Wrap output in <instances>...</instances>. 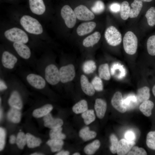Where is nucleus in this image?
Returning a JSON list of instances; mask_svg holds the SVG:
<instances>
[{"instance_id":"f257e3e1","label":"nucleus","mask_w":155,"mask_h":155,"mask_svg":"<svg viewBox=\"0 0 155 155\" xmlns=\"http://www.w3.org/2000/svg\"><path fill=\"white\" fill-rule=\"evenodd\" d=\"M10 22L19 26L38 40H45L48 36L41 20L29 12L22 11L9 12Z\"/></svg>"},{"instance_id":"f03ea898","label":"nucleus","mask_w":155,"mask_h":155,"mask_svg":"<svg viewBox=\"0 0 155 155\" xmlns=\"http://www.w3.org/2000/svg\"><path fill=\"white\" fill-rule=\"evenodd\" d=\"M1 38L11 43L18 42L27 44L30 41L38 40L19 26L10 22L1 24Z\"/></svg>"},{"instance_id":"7ed1b4c3","label":"nucleus","mask_w":155,"mask_h":155,"mask_svg":"<svg viewBox=\"0 0 155 155\" xmlns=\"http://www.w3.org/2000/svg\"><path fill=\"white\" fill-rule=\"evenodd\" d=\"M29 12L41 21L45 22L48 12L43 0H28Z\"/></svg>"},{"instance_id":"20e7f679","label":"nucleus","mask_w":155,"mask_h":155,"mask_svg":"<svg viewBox=\"0 0 155 155\" xmlns=\"http://www.w3.org/2000/svg\"><path fill=\"white\" fill-rule=\"evenodd\" d=\"M123 44L125 52L129 55H133L136 52L138 46V39L132 31H128L125 34L123 39Z\"/></svg>"},{"instance_id":"39448f33","label":"nucleus","mask_w":155,"mask_h":155,"mask_svg":"<svg viewBox=\"0 0 155 155\" xmlns=\"http://www.w3.org/2000/svg\"><path fill=\"white\" fill-rule=\"evenodd\" d=\"M104 36L107 43L112 46H118L122 41L121 33L115 27L113 26H110L106 29Z\"/></svg>"},{"instance_id":"423d86ee","label":"nucleus","mask_w":155,"mask_h":155,"mask_svg":"<svg viewBox=\"0 0 155 155\" xmlns=\"http://www.w3.org/2000/svg\"><path fill=\"white\" fill-rule=\"evenodd\" d=\"M60 15L65 25L69 28H72L75 25L76 16L74 11L68 5L63 6L60 11Z\"/></svg>"},{"instance_id":"0eeeda50","label":"nucleus","mask_w":155,"mask_h":155,"mask_svg":"<svg viewBox=\"0 0 155 155\" xmlns=\"http://www.w3.org/2000/svg\"><path fill=\"white\" fill-rule=\"evenodd\" d=\"M45 78L46 81L52 85H56L60 81L59 70L55 65L51 64L46 67Z\"/></svg>"},{"instance_id":"6e6552de","label":"nucleus","mask_w":155,"mask_h":155,"mask_svg":"<svg viewBox=\"0 0 155 155\" xmlns=\"http://www.w3.org/2000/svg\"><path fill=\"white\" fill-rule=\"evenodd\" d=\"M59 72L60 81L63 83L71 81L75 76L74 67L71 64L62 67Z\"/></svg>"},{"instance_id":"1a4fd4ad","label":"nucleus","mask_w":155,"mask_h":155,"mask_svg":"<svg viewBox=\"0 0 155 155\" xmlns=\"http://www.w3.org/2000/svg\"><path fill=\"white\" fill-rule=\"evenodd\" d=\"M74 11L76 17L80 20L89 21L94 19L95 18L93 13L83 5H80L76 7Z\"/></svg>"},{"instance_id":"9d476101","label":"nucleus","mask_w":155,"mask_h":155,"mask_svg":"<svg viewBox=\"0 0 155 155\" xmlns=\"http://www.w3.org/2000/svg\"><path fill=\"white\" fill-rule=\"evenodd\" d=\"M12 43L13 49L20 57L26 59L30 57L31 51L27 44L18 42Z\"/></svg>"},{"instance_id":"9b49d317","label":"nucleus","mask_w":155,"mask_h":155,"mask_svg":"<svg viewBox=\"0 0 155 155\" xmlns=\"http://www.w3.org/2000/svg\"><path fill=\"white\" fill-rule=\"evenodd\" d=\"M1 60L2 64L4 67L11 69L14 68L17 62L18 59L11 52L5 50L2 52Z\"/></svg>"},{"instance_id":"f8f14e48","label":"nucleus","mask_w":155,"mask_h":155,"mask_svg":"<svg viewBox=\"0 0 155 155\" xmlns=\"http://www.w3.org/2000/svg\"><path fill=\"white\" fill-rule=\"evenodd\" d=\"M26 80L32 86L37 89H41L46 85L45 80L41 76L34 73H30L26 77Z\"/></svg>"},{"instance_id":"ddd939ff","label":"nucleus","mask_w":155,"mask_h":155,"mask_svg":"<svg viewBox=\"0 0 155 155\" xmlns=\"http://www.w3.org/2000/svg\"><path fill=\"white\" fill-rule=\"evenodd\" d=\"M111 103L113 107L121 113H123L127 110L124 104L122 94L119 91L114 94L111 99Z\"/></svg>"},{"instance_id":"4468645a","label":"nucleus","mask_w":155,"mask_h":155,"mask_svg":"<svg viewBox=\"0 0 155 155\" xmlns=\"http://www.w3.org/2000/svg\"><path fill=\"white\" fill-rule=\"evenodd\" d=\"M43 120L44 126L51 129L61 127L63 123L61 119L53 118L50 113L44 117Z\"/></svg>"},{"instance_id":"2eb2a0df","label":"nucleus","mask_w":155,"mask_h":155,"mask_svg":"<svg viewBox=\"0 0 155 155\" xmlns=\"http://www.w3.org/2000/svg\"><path fill=\"white\" fill-rule=\"evenodd\" d=\"M135 141H130L126 139H122L119 142L117 153L118 155L127 154L135 145Z\"/></svg>"},{"instance_id":"dca6fc26","label":"nucleus","mask_w":155,"mask_h":155,"mask_svg":"<svg viewBox=\"0 0 155 155\" xmlns=\"http://www.w3.org/2000/svg\"><path fill=\"white\" fill-rule=\"evenodd\" d=\"M96 26V23L94 22H84L78 26L76 32L78 35L83 36L92 32Z\"/></svg>"},{"instance_id":"f3484780","label":"nucleus","mask_w":155,"mask_h":155,"mask_svg":"<svg viewBox=\"0 0 155 155\" xmlns=\"http://www.w3.org/2000/svg\"><path fill=\"white\" fill-rule=\"evenodd\" d=\"M106 108L107 104L105 100L101 98H97L96 100L94 109L98 118L102 119L104 117Z\"/></svg>"},{"instance_id":"a211bd4d","label":"nucleus","mask_w":155,"mask_h":155,"mask_svg":"<svg viewBox=\"0 0 155 155\" xmlns=\"http://www.w3.org/2000/svg\"><path fill=\"white\" fill-rule=\"evenodd\" d=\"M8 103L11 107L21 110L23 103L21 96L18 92L13 91L11 93L8 100Z\"/></svg>"},{"instance_id":"6ab92c4d","label":"nucleus","mask_w":155,"mask_h":155,"mask_svg":"<svg viewBox=\"0 0 155 155\" xmlns=\"http://www.w3.org/2000/svg\"><path fill=\"white\" fill-rule=\"evenodd\" d=\"M80 84L83 92L86 95L92 96L95 93V90L91 83L84 75H82L80 78Z\"/></svg>"},{"instance_id":"aec40b11","label":"nucleus","mask_w":155,"mask_h":155,"mask_svg":"<svg viewBox=\"0 0 155 155\" xmlns=\"http://www.w3.org/2000/svg\"><path fill=\"white\" fill-rule=\"evenodd\" d=\"M100 37V33L96 32L85 38L83 41V44L86 47L93 46L98 42Z\"/></svg>"},{"instance_id":"412c9836","label":"nucleus","mask_w":155,"mask_h":155,"mask_svg":"<svg viewBox=\"0 0 155 155\" xmlns=\"http://www.w3.org/2000/svg\"><path fill=\"white\" fill-rule=\"evenodd\" d=\"M52 105L50 104H45L42 107L34 110L32 113L33 116L39 118L44 117L49 113L53 109Z\"/></svg>"},{"instance_id":"4be33fe9","label":"nucleus","mask_w":155,"mask_h":155,"mask_svg":"<svg viewBox=\"0 0 155 155\" xmlns=\"http://www.w3.org/2000/svg\"><path fill=\"white\" fill-rule=\"evenodd\" d=\"M20 110L11 107L7 114V118L11 122L14 123H18L20 121L22 114Z\"/></svg>"},{"instance_id":"5701e85b","label":"nucleus","mask_w":155,"mask_h":155,"mask_svg":"<svg viewBox=\"0 0 155 155\" xmlns=\"http://www.w3.org/2000/svg\"><path fill=\"white\" fill-rule=\"evenodd\" d=\"M131 6L132 8L130 9L129 17L131 18H136L140 14L142 8V2L139 0H134Z\"/></svg>"},{"instance_id":"b1692460","label":"nucleus","mask_w":155,"mask_h":155,"mask_svg":"<svg viewBox=\"0 0 155 155\" xmlns=\"http://www.w3.org/2000/svg\"><path fill=\"white\" fill-rule=\"evenodd\" d=\"M154 106V103L150 100H147L142 103L140 106V110L145 116L149 117L152 114V110Z\"/></svg>"},{"instance_id":"393cba45","label":"nucleus","mask_w":155,"mask_h":155,"mask_svg":"<svg viewBox=\"0 0 155 155\" xmlns=\"http://www.w3.org/2000/svg\"><path fill=\"white\" fill-rule=\"evenodd\" d=\"M150 96V89L148 87L145 86L138 90L137 98L140 102H142L148 100Z\"/></svg>"},{"instance_id":"a878e982","label":"nucleus","mask_w":155,"mask_h":155,"mask_svg":"<svg viewBox=\"0 0 155 155\" xmlns=\"http://www.w3.org/2000/svg\"><path fill=\"white\" fill-rule=\"evenodd\" d=\"M97 135L96 133L93 131L90 130L89 127H85L80 131V137L84 141H87L94 138Z\"/></svg>"},{"instance_id":"bb28decb","label":"nucleus","mask_w":155,"mask_h":155,"mask_svg":"<svg viewBox=\"0 0 155 155\" xmlns=\"http://www.w3.org/2000/svg\"><path fill=\"white\" fill-rule=\"evenodd\" d=\"M26 144L30 148H33L39 146L42 143L41 140L32 135L27 133L26 134Z\"/></svg>"},{"instance_id":"cd10ccee","label":"nucleus","mask_w":155,"mask_h":155,"mask_svg":"<svg viewBox=\"0 0 155 155\" xmlns=\"http://www.w3.org/2000/svg\"><path fill=\"white\" fill-rule=\"evenodd\" d=\"M100 145V141L95 140L86 145L84 148V151L87 155H92L99 149Z\"/></svg>"},{"instance_id":"c85d7f7f","label":"nucleus","mask_w":155,"mask_h":155,"mask_svg":"<svg viewBox=\"0 0 155 155\" xmlns=\"http://www.w3.org/2000/svg\"><path fill=\"white\" fill-rule=\"evenodd\" d=\"M99 77L105 80H108L111 78L109 66L107 63L101 65L98 69Z\"/></svg>"},{"instance_id":"c756f323","label":"nucleus","mask_w":155,"mask_h":155,"mask_svg":"<svg viewBox=\"0 0 155 155\" xmlns=\"http://www.w3.org/2000/svg\"><path fill=\"white\" fill-rule=\"evenodd\" d=\"M47 144L50 147L53 152L59 151L62 148L64 144L63 140L50 139L46 142Z\"/></svg>"},{"instance_id":"7c9ffc66","label":"nucleus","mask_w":155,"mask_h":155,"mask_svg":"<svg viewBox=\"0 0 155 155\" xmlns=\"http://www.w3.org/2000/svg\"><path fill=\"white\" fill-rule=\"evenodd\" d=\"M72 109L73 111L76 114L82 113L88 110L87 102L85 100H81L76 103Z\"/></svg>"},{"instance_id":"2f4dec72","label":"nucleus","mask_w":155,"mask_h":155,"mask_svg":"<svg viewBox=\"0 0 155 155\" xmlns=\"http://www.w3.org/2000/svg\"><path fill=\"white\" fill-rule=\"evenodd\" d=\"M145 16L147 24L150 27L155 26V7H150L146 11Z\"/></svg>"},{"instance_id":"473e14b6","label":"nucleus","mask_w":155,"mask_h":155,"mask_svg":"<svg viewBox=\"0 0 155 155\" xmlns=\"http://www.w3.org/2000/svg\"><path fill=\"white\" fill-rule=\"evenodd\" d=\"M62 128L61 127L51 129L49 133V136L51 139L63 140L66 137V135L62 132Z\"/></svg>"},{"instance_id":"72a5a7b5","label":"nucleus","mask_w":155,"mask_h":155,"mask_svg":"<svg viewBox=\"0 0 155 155\" xmlns=\"http://www.w3.org/2000/svg\"><path fill=\"white\" fill-rule=\"evenodd\" d=\"M81 116L84 123L86 125H89L93 122L96 118L94 111L92 109L87 110L82 113Z\"/></svg>"},{"instance_id":"f704fd0d","label":"nucleus","mask_w":155,"mask_h":155,"mask_svg":"<svg viewBox=\"0 0 155 155\" xmlns=\"http://www.w3.org/2000/svg\"><path fill=\"white\" fill-rule=\"evenodd\" d=\"M130 9V7L127 1H124L122 2L120 13L121 18L123 20H126L129 18Z\"/></svg>"},{"instance_id":"c9c22d12","label":"nucleus","mask_w":155,"mask_h":155,"mask_svg":"<svg viewBox=\"0 0 155 155\" xmlns=\"http://www.w3.org/2000/svg\"><path fill=\"white\" fill-rule=\"evenodd\" d=\"M146 44L148 54L152 56H155V35H151L148 38Z\"/></svg>"},{"instance_id":"e433bc0d","label":"nucleus","mask_w":155,"mask_h":155,"mask_svg":"<svg viewBox=\"0 0 155 155\" xmlns=\"http://www.w3.org/2000/svg\"><path fill=\"white\" fill-rule=\"evenodd\" d=\"M96 65L92 60H88L85 62L83 66V70L85 73L89 74L93 73L96 70Z\"/></svg>"},{"instance_id":"4c0bfd02","label":"nucleus","mask_w":155,"mask_h":155,"mask_svg":"<svg viewBox=\"0 0 155 155\" xmlns=\"http://www.w3.org/2000/svg\"><path fill=\"white\" fill-rule=\"evenodd\" d=\"M27 143L26 134L22 132L18 133L17 135L16 143L18 148L23 149Z\"/></svg>"},{"instance_id":"58836bf2","label":"nucleus","mask_w":155,"mask_h":155,"mask_svg":"<svg viewBox=\"0 0 155 155\" xmlns=\"http://www.w3.org/2000/svg\"><path fill=\"white\" fill-rule=\"evenodd\" d=\"M146 144L148 148L155 150V131H150L147 134Z\"/></svg>"},{"instance_id":"ea45409f","label":"nucleus","mask_w":155,"mask_h":155,"mask_svg":"<svg viewBox=\"0 0 155 155\" xmlns=\"http://www.w3.org/2000/svg\"><path fill=\"white\" fill-rule=\"evenodd\" d=\"M111 145L110 147L111 152L115 154L117 152V149L119 144V141L117 137L114 134H112L110 137Z\"/></svg>"},{"instance_id":"a19ab883","label":"nucleus","mask_w":155,"mask_h":155,"mask_svg":"<svg viewBox=\"0 0 155 155\" xmlns=\"http://www.w3.org/2000/svg\"><path fill=\"white\" fill-rule=\"evenodd\" d=\"M104 9V3L100 0L96 1L91 8L92 11L96 14H100L102 13Z\"/></svg>"},{"instance_id":"79ce46f5","label":"nucleus","mask_w":155,"mask_h":155,"mask_svg":"<svg viewBox=\"0 0 155 155\" xmlns=\"http://www.w3.org/2000/svg\"><path fill=\"white\" fill-rule=\"evenodd\" d=\"M91 84L94 90L101 91L103 90V84L101 78L98 76L95 77L92 80Z\"/></svg>"},{"instance_id":"37998d69","label":"nucleus","mask_w":155,"mask_h":155,"mask_svg":"<svg viewBox=\"0 0 155 155\" xmlns=\"http://www.w3.org/2000/svg\"><path fill=\"white\" fill-rule=\"evenodd\" d=\"M128 155H146L147 152L144 149L142 148H139L137 146L133 147L131 150L127 153Z\"/></svg>"},{"instance_id":"c03bdc74","label":"nucleus","mask_w":155,"mask_h":155,"mask_svg":"<svg viewBox=\"0 0 155 155\" xmlns=\"http://www.w3.org/2000/svg\"><path fill=\"white\" fill-rule=\"evenodd\" d=\"M6 132L5 129L2 127L0 128V150L4 148L5 143Z\"/></svg>"},{"instance_id":"a18cd8bd","label":"nucleus","mask_w":155,"mask_h":155,"mask_svg":"<svg viewBox=\"0 0 155 155\" xmlns=\"http://www.w3.org/2000/svg\"><path fill=\"white\" fill-rule=\"evenodd\" d=\"M125 139L130 141H135V135L134 132L130 130L127 131L125 134Z\"/></svg>"},{"instance_id":"49530a36","label":"nucleus","mask_w":155,"mask_h":155,"mask_svg":"<svg viewBox=\"0 0 155 155\" xmlns=\"http://www.w3.org/2000/svg\"><path fill=\"white\" fill-rule=\"evenodd\" d=\"M121 6L118 3H112L110 6V9L112 12L117 13L120 10Z\"/></svg>"},{"instance_id":"de8ad7c7","label":"nucleus","mask_w":155,"mask_h":155,"mask_svg":"<svg viewBox=\"0 0 155 155\" xmlns=\"http://www.w3.org/2000/svg\"><path fill=\"white\" fill-rule=\"evenodd\" d=\"M7 86L4 82L1 80L0 81V91H3L7 89Z\"/></svg>"},{"instance_id":"09e8293b","label":"nucleus","mask_w":155,"mask_h":155,"mask_svg":"<svg viewBox=\"0 0 155 155\" xmlns=\"http://www.w3.org/2000/svg\"><path fill=\"white\" fill-rule=\"evenodd\" d=\"M16 137L14 135H11L9 137V142L11 144H13L16 143Z\"/></svg>"},{"instance_id":"8fccbe9b","label":"nucleus","mask_w":155,"mask_h":155,"mask_svg":"<svg viewBox=\"0 0 155 155\" xmlns=\"http://www.w3.org/2000/svg\"><path fill=\"white\" fill-rule=\"evenodd\" d=\"M70 154L69 152L67 151L62 150L58 152L55 155H69Z\"/></svg>"},{"instance_id":"3c124183","label":"nucleus","mask_w":155,"mask_h":155,"mask_svg":"<svg viewBox=\"0 0 155 155\" xmlns=\"http://www.w3.org/2000/svg\"><path fill=\"white\" fill-rule=\"evenodd\" d=\"M3 110L2 108H0V118L1 120H2L3 116Z\"/></svg>"},{"instance_id":"603ef678","label":"nucleus","mask_w":155,"mask_h":155,"mask_svg":"<svg viewBox=\"0 0 155 155\" xmlns=\"http://www.w3.org/2000/svg\"><path fill=\"white\" fill-rule=\"evenodd\" d=\"M31 155H44L43 154L39 153H37V152H35L32 154H30Z\"/></svg>"},{"instance_id":"864d4df0","label":"nucleus","mask_w":155,"mask_h":155,"mask_svg":"<svg viewBox=\"0 0 155 155\" xmlns=\"http://www.w3.org/2000/svg\"><path fill=\"white\" fill-rule=\"evenodd\" d=\"M152 92L153 95L155 97V85L153 86L152 88Z\"/></svg>"},{"instance_id":"5fc2aeb1","label":"nucleus","mask_w":155,"mask_h":155,"mask_svg":"<svg viewBox=\"0 0 155 155\" xmlns=\"http://www.w3.org/2000/svg\"><path fill=\"white\" fill-rule=\"evenodd\" d=\"M142 1L146 2H150L152 1L153 0H139Z\"/></svg>"},{"instance_id":"6e6d98bb","label":"nucleus","mask_w":155,"mask_h":155,"mask_svg":"<svg viewBox=\"0 0 155 155\" xmlns=\"http://www.w3.org/2000/svg\"><path fill=\"white\" fill-rule=\"evenodd\" d=\"M73 155H80V153L78 152H76L73 154Z\"/></svg>"},{"instance_id":"4d7b16f0","label":"nucleus","mask_w":155,"mask_h":155,"mask_svg":"<svg viewBox=\"0 0 155 155\" xmlns=\"http://www.w3.org/2000/svg\"></svg>"}]
</instances>
